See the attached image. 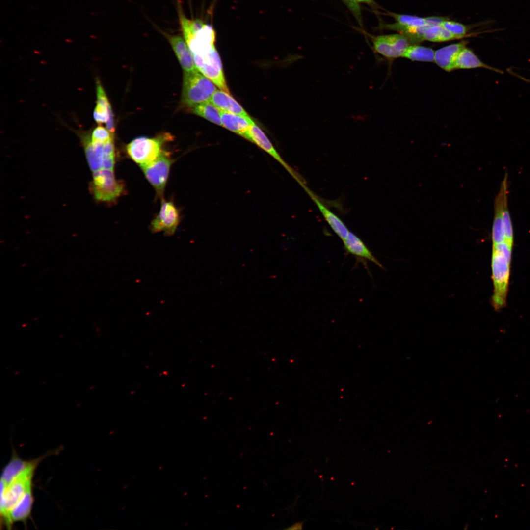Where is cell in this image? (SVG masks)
I'll return each instance as SVG.
<instances>
[{"label": "cell", "instance_id": "29", "mask_svg": "<svg viewBox=\"0 0 530 530\" xmlns=\"http://www.w3.org/2000/svg\"><path fill=\"white\" fill-rule=\"evenodd\" d=\"M358 3L366 4L373 11V12L378 16L380 14L379 10L381 9L380 6L374 0H354Z\"/></svg>", "mask_w": 530, "mask_h": 530}, {"label": "cell", "instance_id": "12", "mask_svg": "<svg viewBox=\"0 0 530 530\" xmlns=\"http://www.w3.org/2000/svg\"><path fill=\"white\" fill-rule=\"evenodd\" d=\"M185 72L199 71L185 40L180 36L164 33Z\"/></svg>", "mask_w": 530, "mask_h": 530}, {"label": "cell", "instance_id": "10", "mask_svg": "<svg viewBox=\"0 0 530 530\" xmlns=\"http://www.w3.org/2000/svg\"><path fill=\"white\" fill-rule=\"evenodd\" d=\"M507 174L506 173L494 201V215L492 229V244L505 240L503 214L504 208L507 205Z\"/></svg>", "mask_w": 530, "mask_h": 530}, {"label": "cell", "instance_id": "24", "mask_svg": "<svg viewBox=\"0 0 530 530\" xmlns=\"http://www.w3.org/2000/svg\"><path fill=\"white\" fill-rule=\"evenodd\" d=\"M386 14L393 17L396 21V23L403 26H421L429 25L427 23L426 17L423 18L416 16L398 14L388 11L387 12Z\"/></svg>", "mask_w": 530, "mask_h": 530}, {"label": "cell", "instance_id": "22", "mask_svg": "<svg viewBox=\"0 0 530 530\" xmlns=\"http://www.w3.org/2000/svg\"><path fill=\"white\" fill-rule=\"evenodd\" d=\"M192 112L212 123L222 126L221 111L210 101L198 104L192 107Z\"/></svg>", "mask_w": 530, "mask_h": 530}, {"label": "cell", "instance_id": "21", "mask_svg": "<svg viewBox=\"0 0 530 530\" xmlns=\"http://www.w3.org/2000/svg\"><path fill=\"white\" fill-rule=\"evenodd\" d=\"M435 51L431 48L412 44L410 45L402 57L413 61L434 62Z\"/></svg>", "mask_w": 530, "mask_h": 530}, {"label": "cell", "instance_id": "26", "mask_svg": "<svg viewBox=\"0 0 530 530\" xmlns=\"http://www.w3.org/2000/svg\"><path fill=\"white\" fill-rule=\"evenodd\" d=\"M113 133L102 126H98L95 128L90 133V138L92 141L102 143L113 140Z\"/></svg>", "mask_w": 530, "mask_h": 530}, {"label": "cell", "instance_id": "5", "mask_svg": "<svg viewBox=\"0 0 530 530\" xmlns=\"http://www.w3.org/2000/svg\"><path fill=\"white\" fill-rule=\"evenodd\" d=\"M361 31L370 39L374 52L389 62L402 57L408 47L414 44L409 36L402 33L374 35L364 29Z\"/></svg>", "mask_w": 530, "mask_h": 530}, {"label": "cell", "instance_id": "7", "mask_svg": "<svg viewBox=\"0 0 530 530\" xmlns=\"http://www.w3.org/2000/svg\"><path fill=\"white\" fill-rule=\"evenodd\" d=\"M90 190L96 200L111 202L120 196L124 190V185L115 179L113 170L101 169L93 172Z\"/></svg>", "mask_w": 530, "mask_h": 530}, {"label": "cell", "instance_id": "2", "mask_svg": "<svg viewBox=\"0 0 530 530\" xmlns=\"http://www.w3.org/2000/svg\"><path fill=\"white\" fill-rule=\"evenodd\" d=\"M44 456L31 460L30 464L10 482L0 481V511L1 520L4 523L8 512L32 489V481L38 464Z\"/></svg>", "mask_w": 530, "mask_h": 530}, {"label": "cell", "instance_id": "11", "mask_svg": "<svg viewBox=\"0 0 530 530\" xmlns=\"http://www.w3.org/2000/svg\"><path fill=\"white\" fill-rule=\"evenodd\" d=\"M243 137L254 143L278 161L301 185L304 184L301 178L283 159L273 145L260 127L255 122L250 127Z\"/></svg>", "mask_w": 530, "mask_h": 530}, {"label": "cell", "instance_id": "27", "mask_svg": "<svg viewBox=\"0 0 530 530\" xmlns=\"http://www.w3.org/2000/svg\"><path fill=\"white\" fill-rule=\"evenodd\" d=\"M503 219L504 228L505 241L513 245L514 242L513 227L507 205L504 208Z\"/></svg>", "mask_w": 530, "mask_h": 530}, {"label": "cell", "instance_id": "25", "mask_svg": "<svg viewBox=\"0 0 530 530\" xmlns=\"http://www.w3.org/2000/svg\"><path fill=\"white\" fill-rule=\"evenodd\" d=\"M441 26L453 34L457 39L463 38L468 30L467 26L448 19L442 22Z\"/></svg>", "mask_w": 530, "mask_h": 530}, {"label": "cell", "instance_id": "16", "mask_svg": "<svg viewBox=\"0 0 530 530\" xmlns=\"http://www.w3.org/2000/svg\"><path fill=\"white\" fill-rule=\"evenodd\" d=\"M314 201L323 217L334 232L343 240L348 236L349 231L343 221L321 201L307 187L305 188Z\"/></svg>", "mask_w": 530, "mask_h": 530}, {"label": "cell", "instance_id": "17", "mask_svg": "<svg viewBox=\"0 0 530 530\" xmlns=\"http://www.w3.org/2000/svg\"><path fill=\"white\" fill-rule=\"evenodd\" d=\"M220 111L237 115L248 116L241 106L229 93L222 90H217L212 95L210 101Z\"/></svg>", "mask_w": 530, "mask_h": 530}, {"label": "cell", "instance_id": "20", "mask_svg": "<svg viewBox=\"0 0 530 530\" xmlns=\"http://www.w3.org/2000/svg\"><path fill=\"white\" fill-rule=\"evenodd\" d=\"M31 461V460L26 461L21 459L17 455L13 456L3 469L0 481L5 484L8 483L24 470Z\"/></svg>", "mask_w": 530, "mask_h": 530}, {"label": "cell", "instance_id": "6", "mask_svg": "<svg viewBox=\"0 0 530 530\" xmlns=\"http://www.w3.org/2000/svg\"><path fill=\"white\" fill-rule=\"evenodd\" d=\"M172 140V136L165 133L155 138L140 137L129 143L126 151L130 157L140 165L156 159L163 152L164 144Z\"/></svg>", "mask_w": 530, "mask_h": 530}, {"label": "cell", "instance_id": "23", "mask_svg": "<svg viewBox=\"0 0 530 530\" xmlns=\"http://www.w3.org/2000/svg\"><path fill=\"white\" fill-rule=\"evenodd\" d=\"M423 40L439 42L457 39V37L441 25L428 26L424 31Z\"/></svg>", "mask_w": 530, "mask_h": 530}, {"label": "cell", "instance_id": "19", "mask_svg": "<svg viewBox=\"0 0 530 530\" xmlns=\"http://www.w3.org/2000/svg\"><path fill=\"white\" fill-rule=\"evenodd\" d=\"M482 68L495 72L503 74V70L498 69L482 62L470 49L465 47L460 52L455 63V69Z\"/></svg>", "mask_w": 530, "mask_h": 530}, {"label": "cell", "instance_id": "8", "mask_svg": "<svg viewBox=\"0 0 530 530\" xmlns=\"http://www.w3.org/2000/svg\"><path fill=\"white\" fill-rule=\"evenodd\" d=\"M169 152L163 150L156 159L140 165L146 179L153 186L158 196L162 197L173 163Z\"/></svg>", "mask_w": 530, "mask_h": 530}, {"label": "cell", "instance_id": "3", "mask_svg": "<svg viewBox=\"0 0 530 530\" xmlns=\"http://www.w3.org/2000/svg\"><path fill=\"white\" fill-rule=\"evenodd\" d=\"M217 90L215 85L199 71L185 72L182 102L188 107L209 101Z\"/></svg>", "mask_w": 530, "mask_h": 530}, {"label": "cell", "instance_id": "4", "mask_svg": "<svg viewBox=\"0 0 530 530\" xmlns=\"http://www.w3.org/2000/svg\"><path fill=\"white\" fill-rule=\"evenodd\" d=\"M510 264L511 260L501 252L492 249L491 268L494 293L492 303L495 310H499L506 305Z\"/></svg>", "mask_w": 530, "mask_h": 530}, {"label": "cell", "instance_id": "9", "mask_svg": "<svg viewBox=\"0 0 530 530\" xmlns=\"http://www.w3.org/2000/svg\"><path fill=\"white\" fill-rule=\"evenodd\" d=\"M180 221V212L172 201L162 200L159 213L153 220L150 228L154 232H163L171 236L176 231Z\"/></svg>", "mask_w": 530, "mask_h": 530}, {"label": "cell", "instance_id": "28", "mask_svg": "<svg viewBox=\"0 0 530 530\" xmlns=\"http://www.w3.org/2000/svg\"><path fill=\"white\" fill-rule=\"evenodd\" d=\"M354 16L356 21L360 26L364 29L362 14L361 7L359 3L354 0H340Z\"/></svg>", "mask_w": 530, "mask_h": 530}, {"label": "cell", "instance_id": "14", "mask_svg": "<svg viewBox=\"0 0 530 530\" xmlns=\"http://www.w3.org/2000/svg\"><path fill=\"white\" fill-rule=\"evenodd\" d=\"M81 138L91 170L94 172L102 169L104 143L92 141L90 134L82 135Z\"/></svg>", "mask_w": 530, "mask_h": 530}, {"label": "cell", "instance_id": "18", "mask_svg": "<svg viewBox=\"0 0 530 530\" xmlns=\"http://www.w3.org/2000/svg\"><path fill=\"white\" fill-rule=\"evenodd\" d=\"M222 126L232 132L243 137L254 123L249 116L237 115L221 111Z\"/></svg>", "mask_w": 530, "mask_h": 530}, {"label": "cell", "instance_id": "13", "mask_svg": "<svg viewBox=\"0 0 530 530\" xmlns=\"http://www.w3.org/2000/svg\"><path fill=\"white\" fill-rule=\"evenodd\" d=\"M466 44L467 42L463 41L439 49L435 51L434 62L446 71L455 70L456 59Z\"/></svg>", "mask_w": 530, "mask_h": 530}, {"label": "cell", "instance_id": "15", "mask_svg": "<svg viewBox=\"0 0 530 530\" xmlns=\"http://www.w3.org/2000/svg\"><path fill=\"white\" fill-rule=\"evenodd\" d=\"M344 248L348 253L358 258L373 262L379 267L383 268L381 263L374 257L362 240L354 234L349 232L348 236L343 240Z\"/></svg>", "mask_w": 530, "mask_h": 530}, {"label": "cell", "instance_id": "1", "mask_svg": "<svg viewBox=\"0 0 530 530\" xmlns=\"http://www.w3.org/2000/svg\"><path fill=\"white\" fill-rule=\"evenodd\" d=\"M181 28L199 71L220 90L229 93L220 57L215 46L216 34L213 27L207 24L187 23Z\"/></svg>", "mask_w": 530, "mask_h": 530}, {"label": "cell", "instance_id": "30", "mask_svg": "<svg viewBox=\"0 0 530 530\" xmlns=\"http://www.w3.org/2000/svg\"><path fill=\"white\" fill-rule=\"evenodd\" d=\"M303 522H297L286 528L287 530H301L303 528Z\"/></svg>", "mask_w": 530, "mask_h": 530}]
</instances>
